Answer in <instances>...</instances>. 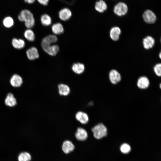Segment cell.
<instances>
[{
    "instance_id": "obj_17",
    "label": "cell",
    "mask_w": 161,
    "mask_h": 161,
    "mask_svg": "<svg viewBox=\"0 0 161 161\" xmlns=\"http://www.w3.org/2000/svg\"><path fill=\"white\" fill-rule=\"evenodd\" d=\"M62 148L63 152L67 154L74 150L75 146L72 142L66 140L63 142Z\"/></svg>"
},
{
    "instance_id": "obj_9",
    "label": "cell",
    "mask_w": 161,
    "mask_h": 161,
    "mask_svg": "<svg viewBox=\"0 0 161 161\" xmlns=\"http://www.w3.org/2000/svg\"><path fill=\"white\" fill-rule=\"evenodd\" d=\"M58 92L60 96H66L70 92V89L68 85L66 84L61 83L58 85Z\"/></svg>"
},
{
    "instance_id": "obj_31",
    "label": "cell",
    "mask_w": 161,
    "mask_h": 161,
    "mask_svg": "<svg viewBox=\"0 0 161 161\" xmlns=\"http://www.w3.org/2000/svg\"><path fill=\"white\" fill-rule=\"evenodd\" d=\"M161 53L160 52V54H159V57H160V58H161Z\"/></svg>"
},
{
    "instance_id": "obj_19",
    "label": "cell",
    "mask_w": 161,
    "mask_h": 161,
    "mask_svg": "<svg viewBox=\"0 0 161 161\" xmlns=\"http://www.w3.org/2000/svg\"><path fill=\"white\" fill-rule=\"evenodd\" d=\"M5 103L7 106L10 107L14 106L16 104V99L13 94L10 93L7 95L5 100Z\"/></svg>"
},
{
    "instance_id": "obj_10",
    "label": "cell",
    "mask_w": 161,
    "mask_h": 161,
    "mask_svg": "<svg viewBox=\"0 0 161 161\" xmlns=\"http://www.w3.org/2000/svg\"><path fill=\"white\" fill-rule=\"evenodd\" d=\"M59 18L62 21H66L70 18L72 13L70 10L67 8H64L61 9L59 12Z\"/></svg>"
},
{
    "instance_id": "obj_27",
    "label": "cell",
    "mask_w": 161,
    "mask_h": 161,
    "mask_svg": "<svg viewBox=\"0 0 161 161\" xmlns=\"http://www.w3.org/2000/svg\"><path fill=\"white\" fill-rule=\"evenodd\" d=\"M120 149L122 153L126 154L130 152L131 150V148L129 144L126 143H124L121 145Z\"/></svg>"
},
{
    "instance_id": "obj_5",
    "label": "cell",
    "mask_w": 161,
    "mask_h": 161,
    "mask_svg": "<svg viewBox=\"0 0 161 161\" xmlns=\"http://www.w3.org/2000/svg\"><path fill=\"white\" fill-rule=\"evenodd\" d=\"M143 18L144 21L146 23L150 24L154 23L157 19L154 13L150 10H147L144 13Z\"/></svg>"
},
{
    "instance_id": "obj_8",
    "label": "cell",
    "mask_w": 161,
    "mask_h": 161,
    "mask_svg": "<svg viewBox=\"0 0 161 161\" xmlns=\"http://www.w3.org/2000/svg\"><path fill=\"white\" fill-rule=\"evenodd\" d=\"M109 77L110 82L114 84H116L120 82L121 78L120 73L115 69L110 71L109 74Z\"/></svg>"
},
{
    "instance_id": "obj_11",
    "label": "cell",
    "mask_w": 161,
    "mask_h": 161,
    "mask_svg": "<svg viewBox=\"0 0 161 161\" xmlns=\"http://www.w3.org/2000/svg\"><path fill=\"white\" fill-rule=\"evenodd\" d=\"M42 49L49 55L53 56L55 55L59 49L58 46L56 44H51L43 47Z\"/></svg>"
},
{
    "instance_id": "obj_15",
    "label": "cell",
    "mask_w": 161,
    "mask_h": 161,
    "mask_svg": "<svg viewBox=\"0 0 161 161\" xmlns=\"http://www.w3.org/2000/svg\"><path fill=\"white\" fill-rule=\"evenodd\" d=\"M10 82L11 85L14 87H20L23 83L22 78L17 74H14L11 77Z\"/></svg>"
},
{
    "instance_id": "obj_2",
    "label": "cell",
    "mask_w": 161,
    "mask_h": 161,
    "mask_svg": "<svg viewBox=\"0 0 161 161\" xmlns=\"http://www.w3.org/2000/svg\"><path fill=\"white\" fill-rule=\"evenodd\" d=\"M95 138L99 139L106 136L107 134V129L102 123H99L93 126L91 129Z\"/></svg>"
},
{
    "instance_id": "obj_4",
    "label": "cell",
    "mask_w": 161,
    "mask_h": 161,
    "mask_svg": "<svg viewBox=\"0 0 161 161\" xmlns=\"http://www.w3.org/2000/svg\"><path fill=\"white\" fill-rule=\"evenodd\" d=\"M88 133L83 128L78 127L75 133L76 138L78 140L83 141L86 140L88 137Z\"/></svg>"
},
{
    "instance_id": "obj_22",
    "label": "cell",
    "mask_w": 161,
    "mask_h": 161,
    "mask_svg": "<svg viewBox=\"0 0 161 161\" xmlns=\"http://www.w3.org/2000/svg\"><path fill=\"white\" fill-rule=\"evenodd\" d=\"M12 44L16 49H20L23 48L25 46L24 41L21 39L13 38L12 41Z\"/></svg>"
},
{
    "instance_id": "obj_21",
    "label": "cell",
    "mask_w": 161,
    "mask_h": 161,
    "mask_svg": "<svg viewBox=\"0 0 161 161\" xmlns=\"http://www.w3.org/2000/svg\"><path fill=\"white\" fill-rule=\"evenodd\" d=\"M95 8L97 11L101 13L103 12L106 10L107 6L103 1L100 0L96 2Z\"/></svg>"
},
{
    "instance_id": "obj_7",
    "label": "cell",
    "mask_w": 161,
    "mask_h": 161,
    "mask_svg": "<svg viewBox=\"0 0 161 161\" xmlns=\"http://www.w3.org/2000/svg\"><path fill=\"white\" fill-rule=\"evenodd\" d=\"M58 40L56 36L54 35H48L42 39L41 43L42 48L56 42Z\"/></svg>"
},
{
    "instance_id": "obj_30",
    "label": "cell",
    "mask_w": 161,
    "mask_h": 161,
    "mask_svg": "<svg viewBox=\"0 0 161 161\" xmlns=\"http://www.w3.org/2000/svg\"><path fill=\"white\" fill-rule=\"evenodd\" d=\"M25 2L28 4H33L35 0H24Z\"/></svg>"
},
{
    "instance_id": "obj_23",
    "label": "cell",
    "mask_w": 161,
    "mask_h": 161,
    "mask_svg": "<svg viewBox=\"0 0 161 161\" xmlns=\"http://www.w3.org/2000/svg\"><path fill=\"white\" fill-rule=\"evenodd\" d=\"M40 20L41 24L44 26H49L52 23V19L51 17L49 15L46 14L41 15Z\"/></svg>"
},
{
    "instance_id": "obj_1",
    "label": "cell",
    "mask_w": 161,
    "mask_h": 161,
    "mask_svg": "<svg viewBox=\"0 0 161 161\" xmlns=\"http://www.w3.org/2000/svg\"><path fill=\"white\" fill-rule=\"evenodd\" d=\"M18 20L24 21L26 27L30 29L34 25L35 21L32 13L29 10L24 9L20 13L18 16Z\"/></svg>"
},
{
    "instance_id": "obj_28",
    "label": "cell",
    "mask_w": 161,
    "mask_h": 161,
    "mask_svg": "<svg viewBox=\"0 0 161 161\" xmlns=\"http://www.w3.org/2000/svg\"><path fill=\"white\" fill-rule=\"evenodd\" d=\"M154 72L158 76L160 77L161 75V64L160 63L157 64L154 67Z\"/></svg>"
},
{
    "instance_id": "obj_13",
    "label": "cell",
    "mask_w": 161,
    "mask_h": 161,
    "mask_svg": "<svg viewBox=\"0 0 161 161\" xmlns=\"http://www.w3.org/2000/svg\"><path fill=\"white\" fill-rule=\"evenodd\" d=\"M26 54L28 58L31 60H34L39 57V54L37 49L32 47L26 51Z\"/></svg>"
},
{
    "instance_id": "obj_20",
    "label": "cell",
    "mask_w": 161,
    "mask_h": 161,
    "mask_svg": "<svg viewBox=\"0 0 161 161\" xmlns=\"http://www.w3.org/2000/svg\"><path fill=\"white\" fill-rule=\"evenodd\" d=\"M52 30L53 32L55 35H60L64 32L63 27L60 23L53 24L52 26Z\"/></svg>"
},
{
    "instance_id": "obj_14",
    "label": "cell",
    "mask_w": 161,
    "mask_h": 161,
    "mask_svg": "<svg viewBox=\"0 0 161 161\" xmlns=\"http://www.w3.org/2000/svg\"><path fill=\"white\" fill-rule=\"evenodd\" d=\"M73 72L76 75H80L83 73L85 70L84 65L80 63L74 64L72 66Z\"/></svg>"
},
{
    "instance_id": "obj_3",
    "label": "cell",
    "mask_w": 161,
    "mask_h": 161,
    "mask_svg": "<svg viewBox=\"0 0 161 161\" xmlns=\"http://www.w3.org/2000/svg\"><path fill=\"white\" fill-rule=\"evenodd\" d=\"M128 10L127 5L125 3L120 2L114 6V12L117 15L121 16L125 15L127 13Z\"/></svg>"
},
{
    "instance_id": "obj_24",
    "label": "cell",
    "mask_w": 161,
    "mask_h": 161,
    "mask_svg": "<svg viewBox=\"0 0 161 161\" xmlns=\"http://www.w3.org/2000/svg\"><path fill=\"white\" fill-rule=\"evenodd\" d=\"M31 159L30 154L25 151L21 153L18 155V161H30Z\"/></svg>"
},
{
    "instance_id": "obj_16",
    "label": "cell",
    "mask_w": 161,
    "mask_h": 161,
    "mask_svg": "<svg viewBox=\"0 0 161 161\" xmlns=\"http://www.w3.org/2000/svg\"><path fill=\"white\" fill-rule=\"evenodd\" d=\"M155 40L151 36H148L145 38L143 43L144 47L146 49L152 48L155 44Z\"/></svg>"
},
{
    "instance_id": "obj_29",
    "label": "cell",
    "mask_w": 161,
    "mask_h": 161,
    "mask_svg": "<svg viewBox=\"0 0 161 161\" xmlns=\"http://www.w3.org/2000/svg\"><path fill=\"white\" fill-rule=\"evenodd\" d=\"M49 0H37L41 4L43 5H47L49 2Z\"/></svg>"
},
{
    "instance_id": "obj_18",
    "label": "cell",
    "mask_w": 161,
    "mask_h": 161,
    "mask_svg": "<svg viewBox=\"0 0 161 161\" xmlns=\"http://www.w3.org/2000/svg\"><path fill=\"white\" fill-rule=\"evenodd\" d=\"M121 33L120 28L117 27H112L110 31V36L111 38L114 41L118 40Z\"/></svg>"
},
{
    "instance_id": "obj_26",
    "label": "cell",
    "mask_w": 161,
    "mask_h": 161,
    "mask_svg": "<svg viewBox=\"0 0 161 161\" xmlns=\"http://www.w3.org/2000/svg\"><path fill=\"white\" fill-rule=\"evenodd\" d=\"M14 20L10 16L5 17L3 21V24L4 26L7 28H10L14 24Z\"/></svg>"
},
{
    "instance_id": "obj_25",
    "label": "cell",
    "mask_w": 161,
    "mask_h": 161,
    "mask_svg": "<svg viewBox=\"0 0 161 161\" xmlns=\"http://www.w3.org/2000/svg\"><path fill=\"white\" fill-rule=\"evenodd\" d=\"M25 38L30 41H33L35 39V35L31 30L28 29L25 30L24 34Z\"/></svg>"
},
{
    "instance_id": "obj_12",
    "label": "cell",
    "mask_w": 161,
    "mask_h": 161,
    "mask_svg": "<svg viewBox=\"0 0 161 161\" xmlns=\"http://www.w3.org/2000/svg\"><path fill=\"white\" fill-rule=\"evenodd\" d=\"M150 82L146 76L140 77L138 79L137 85V87L141 89H145L149 86Z\"/></svg>"
},
{
    "instance_id": "obj_6",
    "label": "cell",
    "mask_w": 161,
    "mask_h": 161,
    "mask_svg": "<svg viewBox=\"0 0 161 161\" xmlns=\"http://www.w3.org/2000/svg\"><path fill=\"white\" fill-rule=\"evenodd\" d=\"M75 117L76 120L82 125L86 124L89 120L88 114L85 112L82 111L77 112L75 114Z\"/></svg>"
}]
</instances>
